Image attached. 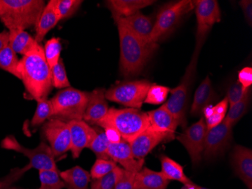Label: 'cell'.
<instances>
[{"label": "cell", "instance_id": "cell-20", "mask_svg": "<svg viewBox=\"0 0 252 189\" xmlns=\"http://www.w3.org/2000/svg\"><path fill=\"white\" fill-rule=\"evenodd\" d=\"M116 22L123 24L134 36L147 43L151 44V36L154 29V20L151 17L143 15L140 11L126 18H118Z\"/></svg>", "mask_w": 252, "mask_h": 189}, {"label": "cell", "instance_id": "cell-24", "mask_svg": "<svg viewBox=\"0 0 252 189\" xmlns=\"http://www.w3.org/2000/svg\"><path fill=\"white\" fill-rule=\"evenodd\" d=\"M215 99V92L212 88V80L206 76L196 89L194 95L193 102L191 106L190 113L192 116H200L206 106L211 105Z\"/></svg>", "mask_w": 252, "mask_h": 189}, {"label": "cell", "instance_id": "cell-45", "mask_svg": "<svg viewBox=\"0 0 252 189\" xmlns=\"http://www.w3.org/2000/svg\"><path fill=\"white\" fill-rule=\"evenodd\" d=\"M104 130H105L104 132H105L106 136L110 143H118L123 140L120 133L113 128H106Z\"/></svg>", "mask_w": 252, "mask_h": 189}, {"label": "cell", "instance_id": "cell-33", "mask_svg": "<svg viewBox=\"0 0 252 189\" xmlns=\"http://www.w3.org/2000/svg\"><path fill=\"white\" fill-rule=\"evenodd\" d=\"M61 52H62V43L59 38H52L45 43L44 53H45L46 62L51 69L60 61Z\"/></svg>", "mask_w": 252, "mask_h": 189}, {"label": "cell", "instance_id": "cell-1", "mask_svg": "<svg viewBox=\"0 0 252 189\" xmlns=\"http://www.w3.org/2000/svg\"><path fill=\"white\" fill-rule=\"evenodd\" d=\"M21 80L30 96L36 101L47 98L52 88V69L45 59L44 49L36 42L19 61Z\"/></svg>", "mask_w": 252, "mask_h": 189}, {"label": "cell", "instance_id": "cell-52", "mask_svg": "<svg viewBox=\"0 0 252 189\" xmlns=\"http://www.w3.org/2000/svg\"><path fill=\"white\" fill-rule=\"evenodd\" d=\"M2 0H0V13H1V11H2Z\"/></svg>", "mask_w": 252, "mask_h": 189}, {"label": "cell", "instance_id": "cell-13", "mask_svg": "<svg viewBox=\"0 0 252 189\" xmlns=\"http://www.w3.org/2000/svg\"><path fill=\"white\" fill-rule=\"evenodd\" d=\"M207 130L203 116L196 123L186 128L185 132L177 137V139L188 151L193 166H197L202 160Z\"/></svg>", "mask_w": 252, "mask_h": 189}, {"label": "cell", "instance_id": "cell-49", "mask_svg": "<svg viewBox=\"0 0 252 189\" xmlns=\"http://www.w3.org/2000/svg\"><path fill=\"white\" fill-rule=\"evenodd\" d=\"M195 185L196 184L194 183H192V184L185 185L181 189H195Z\"/></svg>", "mask_w": 252, "mask_h": 189}, {"label": "cell", "instance_id": "cell-4", "mask_svg": "<svg viewBox=\"0 0 252 189\" xmlns=\"http://www.w3.org/2000/svg\"><path fill=\"white\" fill-rule=\"evenodd\" d=\"M103 129L113 128L128 143L150 126L147 113L139 109H109L107 116L97 123Z\"/></svg>", "mask_w": 252, "mask_h": 189}, {"label": "cell", "instance_id": "cell-11", "mask_svg": "<svg viewBox=\"0 0 252 189\" xmlns=\"http://www.w3.org/2000/svg\"><path fill=\"white\" fill-rule=\"evenodd\" d=\"M233 126L223 119V121L211 129L205 135L202 155L205 160L217 158L230 147L233 139Z\"/></svg>", "mask_w": 252, "mask_h": 189}, {"label": "cell", "instance_id": "cell-38", "mask_svg": "<svg viewBox=\"0 0 252 189\" xmlns=\"http://www.w3.org/2000/svg\"><path fill=\"white\" fill-rule=\"evenodd\" d=\"M52 86L57 89L70 87L63 60L61 58L59 63L52 68Z\"/></svg>", "mask_w": 252, "mask_h": 189}, {"label": "cell", "instance_id": "cell-15", "mask_svg": "<svg viewBox=\"0 0 252 189\" xmlns=\"http://www.w3.org/2000/svg\"><path fill=\"white\" fill-rule=\"evenodd\" d=\"M108 156L113 161L120 163L122 168L131 173H137L144 167V159L134 158L129 143L123 139L118 143H110Z\"/></svg>", "mask_w": 252, "mask_h": 189}, {"label": "cell", "instance_id": "cell-34", "mask_svg": "<svg viewBox=\"0 0 252 189\" xmlns=\"http://www.w3.org/2000/svg\"><path fill=\"white\" fill-rule=\"evenodd\" d=\"M117 167V163L113 160L97 158L91 169V178L92 180L103 178L109 173H111Z\"/></svg>", "mask_w": 252, "mask_h": 189}, {"label": "cell", "instance_id": "cell-29", "mask_svg": "<svg viewBox=\"0 0 252 189\" xmlns=\"http://www.w3.org/2000/svg\"><path fill=\"white\" fill-rule=\"evenodd\" d=\"M251 89L245 95L244 97L236 103L233 104L230 108L224 120L231 126L236 125L241 118L246 114L250 102Z\"/></svg>", "mask_w": 252, "mask_h": 189}, {"label": "cell", "instance_id": "cell-31", "mask_svg": "<svg viewBox=\"0 0 252 189\" xmlns=\"http://www.w3.org/2000/svg\"><path fill=\"white\" fill-rule=\"evenodd\" d=\"M36 102L37 107L31 122V126L33 127L40 126L45 123V120L51 119L53 116V107L51 100L45 99Z\"/></svg>", "mask_w": 252, "mask_h": 189}, {"label": "cell", "instance_id": "cell-50", "mask_svg": "<svg viewBox=\"0 0 252 189\" xmlns=\"http://www.w3.org/2000/svg\"><path fill=\"white\" fill-rule=\"evenodd\" d=\"M23 189V188L16 187V186H11L10 187H8V189Z\"/></svg>", "mask_w": 252, "mask_h": 189}, {"label": "cell", "instance_id": "cell-26", "mask_svg": "<svg viewBox=\"0 0 252 189\" xmlns=\"http://www.w3.org/2000/svg\"><path fill=\"white\" fill-rule=\"evenodd\" d=\"M8 45L15 53L25 55L33 48L36 41L24 30H11Z\"/></svg>", "mask_w": 252, "mask_h": 189}, {"label": "cell", "instance_id": "cell-43", "mask_svg": "<svg viewBox=\"0 0 252 189\" xmlns=\"http://www.w3.org/2000/svg\"><path fill=\"white\" fill-rule=\"evenodd\" d=\"M239 5L241 7L244 13L245 18L249 24V26L252 25V0H242L239 2Z\"/></svg>", "mask_w": 252, "mask_h": 189}, {"label": "cell", "instance_id": "cell-2", "mask_svg": "<svg viewBox=\"0 0 252 189\" xmlns=\"http://www.w3.org/2000/svg\"><path fill=\"white\" fill-rule=\"evenodd\" d=\"M117 23L120 42V69L126 76H136L142 72L153 54L157 49V43H147L126 28Z\"/></svg>", "mask_w": 252, "mask_h": 189}, {"label": "cell", "instance_id": "cell-44", "mask_svg": "<svg viewBox=\"0 0 252 189\" xmlns=\"http://www.w3.org/2000/svg\"><path fill=\"white\" fill-rule=\"evenodd\" d=\"M224 117L225 116H223V115L219 114V113L215 112L212 116L205 118V123H206V126H207V129H212V128L220 124L223 121Z\"/></svg>", "mask_w": 252, "mask_h": 189}, {"label": "cell", "instance_id": "cell-39", "mask_svg": "<svg viewBox=\"0 0 252 189\" xmlns=\"http://www.w3.org/2000/svg\"><path fill=\"white\" fill-rule=\"evenodd\" d=\"M31 169H32L31 166L28 164L21 168L15 167L10 170L6 176L0 178V189H6L10 186H13L14 183L21 180L23 176H25V173Z\"/></svg>", "mask_w": 252, "mask_h": 189}, {"label": "cell", "instance_id": "cell-19", "mask_svg": "<svg viewBox=\"0 0 252 189\" xmlns=\"http://www.w3.org/2000/svg\"><path fill=\"white\" fill-rule=\"evenodd\" d=\"M104 89H96L89 92V99L83 120L86 123L97 125L109 112L108 104L105 97Z\"/></svg>", "mask_w": 252, "mask_h": 189}, {"label": "cell", "instance_id": "cell-35", "mask_svg": "<svg viewBox=\"0 0 252 189\" xmlns=\"http://www.w3.org/2000/svg\"><path fill=\"white\" fill-rule=\"evenodd\" d=\"M171 89L167 86L153 85L149 89L144 103L158 105L163 103L168 97Z\"/></svg>", "mask_w": 252, "mask_h": 189}, {"label": "cell", "instance_id": "cell-48", "mask_svg": "<svg viewBox=\"0 0 252 189\" xmlns=\"http://www.w3.org/2000/svg\"><path fill=\"white\" fill-rule=\"evenodd\" d=\"M214 113H215V108H214V105H208L202 111V114L204 115L205 119L212 116Z\"/></svg>", "mask_w": 252, "mask_h": 189}, {"label": "cell", "instance_id": "cell-16", "mask_svg": "<svg viewBox=\"0 0 252 189\" xmlns=\"http://www.w3.org/2000/svg\"><path fill=\"white\" fill-rule=\"evenodd\" d=\"M231 163L235 173L246 185L248 189H252V151L244 146L233 148Z\"/></svg>", "mask_w": 252, "mask_h": 189}, {"label": "cell", "instance_id": "cell-7", "mask_svg": "<svg viewBox=\"0 0 252 189\" xmlns=\"http://www.w3.org/2000/svg\"><path fill=\"white\" fill-rule=\"evenodd\" d=\"M193 8V1L191 0H181L162 7L154 22L151 36V43L157 44L160 39L168 36L178 26L181 18Z\"/></svg>", "mask_w": 252, "mask_h": 189}, {"label": "cell", "instance_id": "cell-46", "mask_svg": "<svg viewBox=\"0 0 252 189\" xmlns=\"http://www.w3.org/2000/svg\"><path fill=\"white\" fill-rule=\"evenodd\" d=\"M228 105V100L226 99V98H225L223 100H222L221 102H219L218 105H215L214 108H215V112L217 113H219V114L223 115L225 116L226 114V110H227Z\"/></svg>", "mask_w": 252, "mask_h": 189}, {"label": "cell", "instance_id": "cell-27", "mask_svg": "<svg viewBox=\"0 0 252 189\" xmlns=\"http://www.w3.org/2000/svg\"><path fill=\"white\" fill-rule=\"evenodd\" d=\"M161 162L162 171L161 173L168 179V180H175L185 185L192 184L193 182L191 181L188 176L185 175L184 167L175 160L168 157V156L162 155L159 157Z\"/></svg>", "mask_w": 252, "mask_h": 189}, {"label": "cell", "instance_id": "cell-36", "mask_svg": "<svg viewBox=\"0 0 252 189\" xmlns=\"http://www.w3.org/2000/svg\"><path fill=\"white\" fill-rule=\"evenodd\" d=\"M122 171H123V168L117 166L111 173H109L103 178L93 180L90 189H114Z\"/></svg>", "mask_w": 252, "mask_h": 189}, {"label": "cell", "instance_id": "cell-6", "mask_svg": "<svg viewBox=\"0 0 252 189\" xmlns=\"http://www.w3.org/2000/svg\"><path fill=\"white\" fill-rule=\"evenodd\" d=\"M89 99V92L74 88L60 91L51 99L53 116L63 121L83 120Z\"/></svg>", "mask_w": 252, "mask_h": 189}, {"label": "cell", "instance_id": "cell-9", "mask_svg": "<svg viewBox=\"0 0 252 189\" xmlns=\"http://www.w3.org/2000/svg\"><path fill=\"white\" fill-rule=\"evenodd\" d=\"M151 86V82L147 80L121 82L106 91V99L130 109H140Z\"/></svg>", "mask_w": 252, "mask_h": 189}, {"label": "cell", "instance_id": "cell-3", "mask_svg": "<svg viewBox=\"0 0 252 189\" xmlns=\"http://www.w3.org/2000/svg\"><path fill=\"white\" fill-rule=\"evenodd\" d=\"M0 21L11 30L36 26L45 7L43 0H2Z\"/></svg>", "mask_w": 252, "mask_h": 189}, {"label": "cell", "instance_id": "cell-25", "mask_svg": "<svg viewBox=\"0 0 252 189\" xmlns=\"http://www.w3.org/2000/svg\"><path fill=\"white\" fill-rule=\"evenodd\" d=\"M66 189H89L90 173L79 166L59 172Z\"/></svg>", "mask_w": 252, "mask_h": 189}, {"label": "cell", "instance_id": "cell-40", "mask_svg": "<svg viewBox=\"0 0 252 189\" xmlns=\"http://www.w3.org/2000/svg\"><path fill=\"white\" fill-rule=\"evenodd\" d=\"M249 90L246 91L243 89V86L240 85L239 82H235L229 88L227 93H226V99L228 100V103L230 104V106L233 104L236 103L239 100H241L245 95L249 92Z\"/></svg>", "mask_w": 252, "mask_h": 189}, {"label": "cell", "instance_id": "cell-28", "mask_svg": "<svg viewBox=\"0 0 252 189\" xmlns=\"http://www.w3.org/2000/svg\"><path fill=\"white\" fill-rule=\"evenodd\" d=\"M18 66L19 60L17 57V54L9 45L0 51V68L16 76L18 79H21Z\"/></svg>", "mask_w": 252, "mask_h": 189}, {"label": "cell", "instance_id": "cell-5", "mask_svg": "<svg viewBox=\"0 0 252 189\" xmlns=\"http://www.w3.org/2000/svg\"><path fill=\"white\" fill-rule=\"evenodd\" d=\"M200 49L196 48L190 62L187 68L185 75L181 79V83L175 89H171L169 99L163 106L172 114L178 121V125L186 129L187 112L188 108L189 89L196 74V65Z\"/></svg>", "mask_w": 252, "mask_h": 189}, {"label": "cell", "instance_id": "cell-14", "mask_svg": "<svg viewBox=\"0 0 252 189\" xmlns=\"http://www.w3.org/2000/svg\"><path fill=\"white\" fill-rule=\"evenodd\" d=\"M67 123L71 139L70 151L73 158L76 159L79 157L83 149H89L95 138L97 131L83 120H70Z\"/></svg>", "mask_w": 252, "mask_h": 189}, {"label": "cell", "instance_id": "cell-51", "mask_svg": "<svg viewBox=\"0 0 252 189\" xmlns=\"http://www.w3.org/2000/svg\"><path fill=\"white\" fill-rule=\"evenodd\" d=\"M195 189H207V188L202 187V186H198V185H195Z\"/></svg>", "mask_w": 252, "mask_h": 189}, {"label": "cell", "instance_id": "cell-47", "mask_svg": "<svg viewBox=\"0 0 252 189\" xmlns=\"http://www.w3.org/2000/svg\"><path fill=\"white\" fill-rule=\"evenodd\" d=\"M9 42V32L3 31L0 33V51L8 46Z\"/></svg>", "mask_w": 252, "mask_h": 189}, {"label": "cell", "instance_id": "cell-8", "mask_svg": "<svg viewBox=\"0 0 252 189\" xmlns=\"http://www.w3.org/2000/svg\"><path fill=\"white\" fill-rule=\"evenodd\" d=\"M0 146L2 149L14 151L26 156L29 159L30 163L28 164L31 168L37 169L39 171L44 170H58L53 152L50 146L45 142H41L35 149H28L23 146L13 135H9L2 139Z\"/></svg>", "mask_w": 252, "mask_h": 189}, {"label": "cell", "instance_id": "cell-42", "mask_svg": "<svg viewBox=\"0 0 252 189\" xmlns=\"http://www.w3.org/2000/svg\"><path fill=\"white\" fill-rule=\"evenodd\" d=\"M238 82L243 86L244 90L247 91L251 89V86L252 85V68L246 67L239 72Z\"/></svg>", "mask_w": 252, "mask_h": 189}, {"label": "cell", "instance_id": "cell-18", "mask_svg": "<svg viewBox=\"0 0 252 189\" xmlns=\"http://www.w3.org/2000/svg\"><path fill=\"white\" fill-rule=\"evenodd\" d=\"M167 141L163 135L157 133L149 126L129 143L133 156L136 159H144L158 144Z\"/></svg>", "mask_w": 252, "mask_h": 189}, {"label": "cell", "instance_id": "cell-32", "mask_svg": "<svg viewBox=\"0 0 252 189\" xmlns=\"http://www.w3.org/2000/svg\"><path fill=\"white\" fill-rule=\"evenodd\" d=\"M110 143L104 131H97L95 138L91 143L89 149L95 153L98 159L111 160L108 156V148Z\"/></svg>", "mask_w": 252, "mask_h": 189}, {"label": "cell", "instance_id": "cell-37", "mask_svg": "<svg viewBox=\"0 0 252 189\" xmlns=\"http://www.w3.org/2000/svg\"><path fill=\"white\" fill-rule=\"evenodd\" d=\"M83 2L82 0H56L57 11L61 20L73 16Z\"/></svg>", "mask_w": 252, "mask_h": 189}, {"label": "cell", "instance_id": "cell-12", "mask_svg": "<svg viewBox=\"0 0 252 189\" xmlns=\"http://www.w3.org/2000/svg\"><path fill=\"white\" fill-rule=\"evenodd\" d=\"M42 133L49 143L55 158L61 157L70 150L71 139L67 122L51 118L44 124Z\"/></svg>", "mask_w": 252, "mask_h": 189}, {"label": "cell", "instance_id": "cell-17", "mask_svg": "<svg viewBox=\"0 0 252 189\" xmlns=\"http://www.w3.org/2000/svg\"><path fill=\"white\" fill-rule=\"evenodd\" d=\"M150 126L157 133L163 135L167 141L175 139L178 121L171 113L162 105L161 107L147 113Z\"/></svg>", "mask_w": 252, "mask_h": 189}, {"label": "cell", "instance_id": "cell-22", "mask_svg": "<svg viewBox=\"0 0 252 189\" xmlns=\"http://www.w3.org/2000/svg\"><path fill=\"white\" fill-rule=\"evenodd\" d=\"M169 180L161 172L143 167L134 177V189H166Z\"/></svg>", "mask_w": 252, "mask_h": 189}, {"label": "cell", "instance_id": "cell-10", "mask_svg": "<svg viewBox=\"0 0 252 189\" xmlns=\"http://www.w3.org/2000/svg\"><path fill=\"white\" fill-rule=\"evenodd\" d=\"M193 3L197 20L196 48L201 49L213 25L220 22L221 14L216 0H197L193 1Z\"/></svg>", "mask_w": 252, "mask_h": 189}, {"label": "cell", "instance_id": "cell-30", "mask_svg": "<svg viewBox=\"0 0 252 189\" xmlns=\"http://www.w3.org/2000/svg\"><path fill=\"white\" fill-rule=\"evenodd\" d=\"M39 176L40 180V188L39 189H66L64 183L59 175V170H39Z\"/></svg>", "mask_w": 252, "mask_h": 189}, {"label": "cell", "instance_id": "cell-23", "mask_svg": "<svg viewBox=\"0 0 252 189\" xmlns=\"http://www.w3.org/2000/svg\"><path fill=\"white\" fill-rule=\"evenodd\" d=\"M59 21H61V18L59 12L57 11L56 0H51L49 3L45 5L36 25V35L35 38L36 42L40 44L45 38V35L56 26Z\"/></svg>", "mask_w": 252, "mask_h": 189}, {"label": "cell", "instance_id": "cell-21", "mask_svg": "<svg viewBox=\"0 0 252 189\" xmlns=\"http://www.w3.org/2000/svg\"><path fill=\"white\" fill-rule=\"evenodd\" d=\"M154 2L151 0H109L106 4L114 20H117L134 15Z\"/></svg>", "mask_w": 252, "mask_h": 189}, {"label": "cell", "instance_id": "cell-41", "mask_svg": "<svg viewBox=\"0 0 252 189\" xmlns=\"http://www.w3.org/2000/svg\"><path fill=\"white\" fill-rule=\"evenodd\" d=\"M135 174L136 173H131L123 169L114 189H134Z\"/></svg>", "mask_w": 252, "mask_h": 189}]
</instances>
